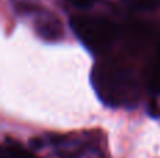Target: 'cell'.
<instances>
[{"label":"cell","mask_w":160,"mask_h":158,"mask_svg":"<svg viewBox=\"0 0 160 158\" xmlns=\"http://www.w3.org/2000/svg\"><path fill=\"white\" fill-rule=\"evenodd\" d=\"M148 88L152 95L160 94V49L149 64L148 70Z\"/></svg>","instance_id":"277c9868"},{"label":"cell","mask_w":160,"mask_h":158,"mask_svg":"<svg viewBox=\"0 0 160 158\" xmlns=\"http://www.w3.org/2000/svg\"><path fill=\"white\" fill-rule=\"evenodd\" d=\"M7 151H8V154H10V157H13V158H37V156L34 153H31L30 150L21 147L20 144H17V143H14V142H11L10 144H8Z\"/></svg>","instance_id":"5b68a950"},{"label":"cell","mask_w":160,"mask_h":158,"mask_svg":"<svg viewBox=\"0 0 160 158\" xmlns=\"http://www.w3.org/2000/svg\"><path fill=\"white\" fill-rule=\"evenodd\" d=\"M37 32L47 41H56L62 38L63 28L58 18L55 17H47V18L38 21L37 24Z\"/></svg>","instance_id":"3957f363"},{"label":"cell","mask_w":160,"mask_h":158,"mask_svg":"<svg viewBox=\"0 0 160 158\" xmlns=\"http://www.w3.org/2000/svg\"><path fill=\"white\" fill-rule=\"evenodd\" d=\"M70 24L83 44L94 52L108 46L117 35V27L114 22L104 18L75 17Z\"/></svg>","instance_id":"6da1fadb"},{"label":"cell","mask_w":160,"mask_h":158,"mask_svg":"<svg viewBox=\"0 0 160 158\" xmlns=\"http://www.w3.org/2000/svg\"><path fill=\"white\" fill-rule=\"evenodd\" d=\"M94 81L98 94L105 102L118 105L124 101L122 90L128 95L133 94V81L127 72L119 69L98 70V76L94 73Z\"/></svg>","instance_id":"7a4b0ae2"},{"label":"cell","mask_w":160,"mask_h":158,"mask_svg":"<svg viewBox=\"0 0 160 158\" xmlns=\"http://www.w3.org/2000/svg\"><path fill=\"white\" fill-rule=\"evenodd\" d=\"M124 2L141 10H152L160 6V0H124Z\"/></svg>","instance_id":"8992f818"}]
</instances>
